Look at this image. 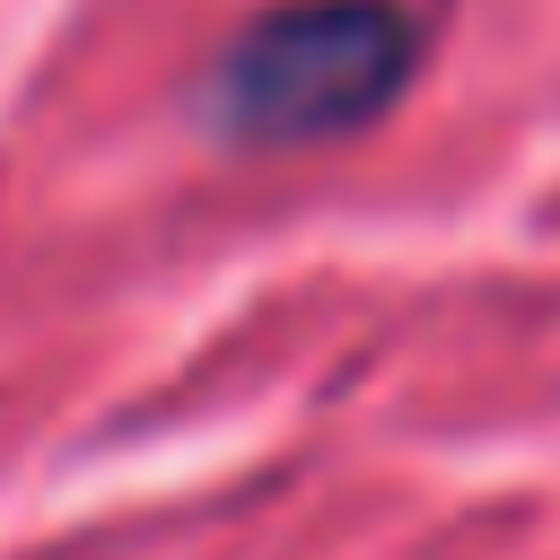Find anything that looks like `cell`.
<instances>
[{"instance_id":"cell-1","label":"cell","mask_w":560,"mask_h":560,"mask_svg":"<svg viewBox=\"0 0 560 560\" xmlns=\"http://www.w3.org/2000/svg\"><path fill=\"white\" fill-rule=\"evenodd\" d=\"M420 70L402 0H280L210 61V122L245 149H306L376 122Z\"/></svg>"}]
</instances>
